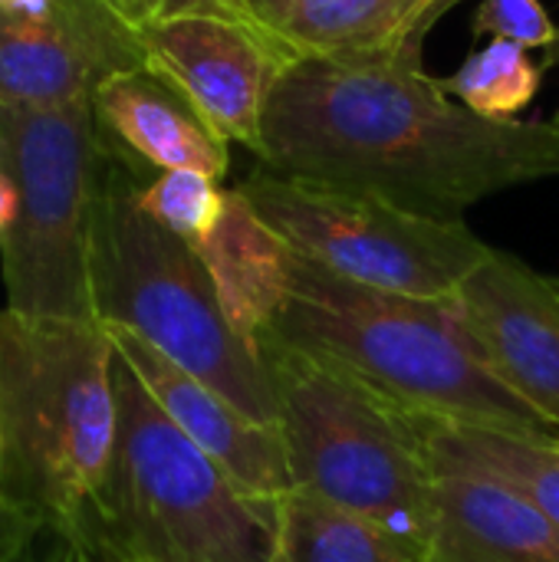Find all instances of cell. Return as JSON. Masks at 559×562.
I'll return each instance as SVG.
<instances>
[{
	"instance_id": "cell-4",
	"label": "cell",
	"mask_w": 559,
	"mask_h": 562,
	"mask_svg": "<svg viewBox=\"0 0 559 562\" xmlns=\"http://www.w3.org/2000/svg\"><path fill=\"white\" fill-rule=\"evenodd\" d=\"M0 504L63 540L96 501L119 438L102 323L0 310Z\"/></svg>"
},
{
	"instance_id": "cell-21",
	"label": "cell",
	"mask_w": 559,
	"mask_h": 562,
	"mask_svg": "<svg viewBox=\"0 0 559 562\" xmlns=\"http://www.w3.org/2000/svg\"><path fill=\"white\" fill-rule=\"evenodd\" d=\"M557 33L540 0H481L474 13V36L511 40L524 49H550Z\"/></svg>"
},
{
	"instance_id": "cell-14",
	"label": "cell",
	"mask_w": 559,
	"mask_h": 562,
	"mask_svg": "<svg viewBox=\"0 0 559 562\" xmlns=\"http://www.w3.org/2000/svg\"><path fill=\"white\" fill-rule=\"evenodd\" d=\"M194 250L211 273L231 329L264 352L290 293L293 247L254 211L241 188H231L221 221Z\"/></svg>"
},
{
	"instance_id": "cell-27",
	"label": "cell",
	"mask_w": 559,
	"mask_h": 562,
	"mask_svg": "<svg viewBox=\"0 0 559 562\" xmlns=\"http://www.w3.org/2000/svg\"><path fill=\"white\" fill-rule=\"evenodd\" d=\"M559 63V33H557V40H554V46L547 49V66H557Z\"/></svg>"
},
{
	"instance_id": "cell-15",
	"label": "cell",
	"mask_w": 559,
	"mask_h": 562,
	"mask_svg": "<svg viewBox=\"0 0 559 562\" xmlns=\"http://www.w3.org/2000/svg\"><path fill=\"white\" fill-rule=\"evenodd\" d=\"M250 13L297 56L376 59L422 53L438 0H250Z\"/></svg>"
},
{
	"instance_id": "cell-17",
	"label": "cell",
	"mask_w": 559,
	"mask_h": 562,
	"mask_svg": "<svg viewBox=\"0 0 559 562\" xmlns=\"http://www.w3.org/2000/svg\"><path fill=\"white\" fill-rule=\"evenodd\" d=\"M435 471H474L517 491L559 527V438L428 418Z\"/></svg>"
},
{
	"instance_id": "cell-20",
	"label": "cell",
	"mask_w": 559,
	"mask_h": 562,
	"mask_svg": "<svg viewBox=\"0 0 559 562\" xmlns=\"http://www.w3.org/2000/svg\"><path fill=\"white\" fill-rule=\"evenodd\" d=\"M224 201H227V191L217 184V178L204 171H188V168L161 171L152 184L138 188L142 211L191 247H198L214 231V224L221 221Z\"/></svg>"
},
{
	"instance_id": "cell-25",
	"label": "cell",
	"mask_w": 559,
	"mask_h": 562,
	"mask_svg": "<svg viewBox=\"0 0 559 562\" xmlns=\"http://www.w3.org/2000/svg\"><path fill=\"white\" fill-rule=\"evenodd\" d=\"M7 214H10V194H7V184H3V178H0V234H3Z\"/></svg>"
},
{
	"instance_id": "cell-31",
	"label": "cell",
	"mask_w": 559,
	"mask_h": 562,
	"mask_svg": "<svg viewBox=\"0 0 559 562\" xmlns=\"http://www.w3.org/2000/svg\"><path fill=\"white\" fill-rule=\"evenodd\" d=\"M0 454H3V431H0Z\"/></svg>"
},
{
	"instance_id": "cell-1",
	"label": "cell",
	"mask_w": 559,
	"mask_h": 562,
	"mask_svg": "<svg viewBox=\"0 0 559 562\" xmlns=\"http://www.w3.org/2000/svg\"><path fill=\"white\" fill-rule=\"evenodd\" d=\"M264 168L376 191L409 211L461 221L501 191L559 175L550 122L465 109L422 53L376 59L297 56L277 79L260 145Z\"/></svg>"
},
{
	"instance_id": "cell-28",
	"label": "cell",
	"mask_w": 559,
	"mask_h": 562,
	"mask_svg": "<svg viewBox=\"0 0 559 562\" xmlns=\"http://www.w3.org/2000/svg\"><path fill=\"white\" fill-rule=\"evenodd\" d=\"M455 3H461V0H438V20H441V13H448Z\"/></svg>"
},
{
	"instance_id": "cell-13",
	"label": "cell",
	"mask_w": 559,
	"mask_h": 562,
	"mask_svg": "<svg viewBox=\"0 0 559 562\" xmlns=\"http://www.w3.org/2000/svg\"><path fill=\"white\" fill-rule=\"evenodd\" d=\"M438 562H559V527L501 481L474 471H438Z\"/></svg>"
},
{
	"instance_id": "cell-16",
	"label": "cell",
	"mask_w": 559,
	"mask_h": 562,
	"mask_svg": "<svg viewBox=\"0 0 559 562\" xmlns=\"http://www.w3.org/2000/svg\"><path fill=\"white\" fill-rule=\"evenodd\" d=\"M92 109L99 128L161 171L188 168L217 181L227 175V142L214 135L201 115L145 66L102 79L92 95Z\"/></svg>"
},
{
	"instance_id": "cell-24",
	"label": "cell",
	"mask_w": 559,
	"mask_h": 562,
	"mask_svg": "<svg viewBox=\"0 0 559 562\" xmlns=\"http://www.w3.org/2000/svg\"><path fill=\"white\" fill-rule=\"evenodd\" d=\"M16 562H69V557H66V550L56 543V550L53 553H46V557H36V553H26L23 560H16Z\"/></svg>"
},
{
	"instance_id": "cell-11",
	"label": "cell",
	"mask_w": 559,
	"mask_h": 562,
	"mask_svg": "<svg viewBox=\"0 0 559 562\" xmlns=\"http://www.w3.org/2000/svg\"><path fill=\"white\" fill-rule=\"evenodd\" d=\"M455 300L488 369L559 431V296L550 277L491 250Z\"/></svg>"
},
{
	"instance_id": "cell-5",
	"label": "cell",
	"mask_w": 559,
	"mask_h": 562,
	"mask_svg": "<svg viewBox=\"0 0 559 562\" xmlns=\"http://www.w3.org/2000/svg\"><path fill=\"white\" fill-rule=\"evenodd\" d=\"M89 293L102 326L138 336L250 422L280 428L267 356L231 329L198 250L142 211L138 184L109 155L89 237Z\"/></svg>"
},
{
	"instance_id": "cell-3",
	"label": "cell",
	"mask_w": 559,
	"mask_h": 562,
	"mask_svg": "<svg viewBox=\"0 0 559 562\" xmlns=\"http://www.w3.org/2000/svg\"><path fill=\"white\" fill-rule=\"evenodd\" d=\"M112 468L76 527L69 562H277V501L244 494L158 408L115 352Z\"/></svg>"
},
{
	"instance_id": "cell-2",
	"label": "cell",
	"mask_w": 559,
	"mask_h": 562,
	"mask_svg": "<svg viewBox=\"0 0 559 562\" xmlns=\"http://www.w3.org/2000/svg\"><path fill=\"white\" fill-rule=\"evenodd\" d=\"M270 336L339 362L409 412L557 438V428L488 369L458 300L372 290L293 250L290 293Z\"/></svg>"
},
{
	"instance_id": "cell-18",
	"label": "cell",
	"mask_w": 559,
	"mask_h": 562,
	"mask_svg": "<svg viewBox=\"0 0 559 562\" xmlns=\"http://www.w3.org/2000/svg\"><path fill=\"white\" fill-rule=\"evenodd\" d=\"M277 562H425L379 524L306 491L277 497Z\"/></svg>"
},
{
	"instance_id": "cell-19",
	"label": "cell",
	"mask_w": 559,
	"mask_h": 562,
	"mask_svg": "<svg viewBox=\"0 0 559 562\" xmlns=\"http://www.w3.org/2000/svg\"><path fill=\"white\" fill-rule=\"evenodd\" d=\"M544 66L530 59V53L511 40H491L474 49L445 89L471 112L484 119H514L521 109L534 102L540 92Z\"/></svg>"
},
{
	"instance_id": "cell-30",
	"label": "cell",
	"mask_w": 559,
	"mask_h": 562,
	"mask_svg": "<svg viewBox=\"0 0 559 562\" xmlns=\"http://www.w3.org/2000/svg\"><path fill=\"white\" fill-rule=\"evenodd\" d=\"M550 125H554V128H557V132H559V112H557V115H554V119H550Z\"/></svg>"
},
{
	"instance_id": "cell-22",
	"label": "cell",
	"mask_w": 559,
	"mask_h": 562,
	"mask_svg": "<svg viewBox=\"0 0 559 562\" xmlns=\"http://www.w3.org/2000/svg\"><path fill=\"white\" fill-rule=\"evenodd\" d=\"M231 16V20H257L250 13V0H142L135 23L168 20V16Z\"/></svg>"
},
{
	"instance_id": "cell-32",
	"label": "cell",
	"mask_w": 559,
	"mask_h": 562,
	"mask_svg": "<svg viewBox=\"0 0 559 562\" xmlns=\"http://www.w3.org/2000/svg\"><path fill=\"white\" fill-rule=\"evenodd\" d=\"M425 562H438V560H432V557H428V560H425Z\"/></svg>"
},
{
	"instance_id": "cell-26",
	"label": "cell",
	"mask_w": 559,
	"mask_h": 562,
	"mask_svg": "<svg viewBox=\"0 0 559 562\" xmlns=\"http://www.w3.org/2000/svg\"><path fill=\"white\" fill-rule=\"evenodd\" d=\"M112 3H115V7H119V10H122V13H125L128 20H132V23H135V13H138L142 0H112Z\"/></svg>"
},
{
	"instance_id": "cell-9",
	"label": "cell",
	"mask_w": 559,
	"mask_h": 562,
	"mask_svg": "<svg viewBox=\"0 0 559 562\" xmlns=\"http://www.w3.org/2000/svg\"><path fill=\"white\" fill-rule=\"evenodd\" d=\"M142 63L168 82L227 145L257 151L260 125L280 72L297 53L260 20L168 16L135 23Z\"/></svg>"
},
{
	"instance_id": "cell-29",
	"label": "cell",
	"mask_w": 559,
	"mask_h": 562,
	"mask_svg": "<svg viewBox=\"0 0 559 562\" xmlns=\"http://www.w3.org/2000/svg\"><path fill=\"white\" fill-rule=\"evenodd\" d=\"M550 286H554V293L559 296V277H550Z\"/></svg>"
},
{
	"instance_id": "cell-10",
	"label": "cell",
	"mask_w": 559,
	"mask_h": 562,
	"mask_svg": "<svg viewBox=\"0 0 559 562\" xmlns=\"http://www.w3.org/2000/svg\"><path fill=\"white\" fill-rule=\"evenodd\" d=\"M142 66L135 23L112 0H69L43 16L0 7V105L92 102L102 79Z\"/></svg>"
},
{
	"instance_id": "cell-12",
	"label": "cell",
	"mask_w": 559,
	"mask_h": 562,
	"mask_svg": "<svg viewBox=\"0 0 559 562\" xmlns=\"http://www.w3.org/2000/svg\"><path fill=\"white\" fill-rule=\"evenodd\" d=\"M105 333L158 408L175 422V428L194 448H201L244 494L277 501L293 487L280 428L250 422L224 395L178 369L138 336L119 326H105Z\"/></svg>"
},
{
	"instance_id": "cell-8",
	"label": "cell",
	"mask_w": 559,
	"mask_h": 562,
	"mask_svg": "<svg viewBox=\"0 0 559 562\" xmlns=\"http://www.w3.org/2000/svg\"><path fill=\"white\" fill-rule=\"evenodd\" d=\"M241 191L297 254L385 293L455 300L494 250L465 221L428 217L349 184L264 168Z\"/></svg>"
},
{
	"instance_id": "cell-7",
	"label": "cell",
	"mask_w": 559,
	"mask_h": 562,
	"mask_svg": "<svg viewBox=\"0 0 559 562\" xmlns=\"http://www.w3.org/2000/svg\"><path fill=\"white\" fill-rule=\"evenodd\" d=\"M105 155L92 102L66 109L0 105V178L10 194L0 234L7 310L96 319L89 237Z\"/></svg>"
},
{
	"instance_id": "cell-6",
	"label": "cell",
	"mask_w": 559,
	"mask_h": 562,
	"mask_svg": "<svg viewBox=\"0 0 559 562\" xmlns=\"http://www.w3.org/2000/svg\"><path fill=\"white\" fill-rule=\"evenodd\" d=\"M264 356L280 398L293 487L379 524L428 560L438 471L425 415L402 408L339 362L273 336Z\"/></svg>"
},
{
	"instance_id": "cell-23",
	"label": "cell",
	"mask_w": 559,
	"mask_h": 562,
	"mask_svg": "<svg viewBox=\"0 0 559 562\" xmlns=\"http://www.w3.org/2000/svg\"><path fill=\"white\" fill-rule=\"evenodd\" d=\"M43 537V530L16 514H10L0 504V562L23 560L26 553H33L36 540Z\"/></svg>"
}]
</instances>
